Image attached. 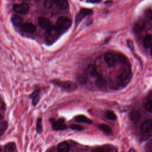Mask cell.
Segmentation results:
<instances>
[{
	"label": "cell",
	"mask_w": 152,
	"mask_h": 152,
	"mask_svg": "<svg viewBox=\"0 0 152 152\" xmlns=\"http://www.w3.org/2000/svg\"><path fill=\"white\" fill-rule=\"evenodd\" d=\"M61 30H60L56 26H50L46 30V42L50 45L54 43L59 37Z\"/></svg>",
	"instance_id": "obj_1"
},
{
	"label": "cell",
	"mask_w": 152,
	"mask_h": 152,
	"mask_svg": "<svg viewBox=\"0 0 152 152\" xmlns=\"http://www.w3.org/2000/svg\"><path fill=\"white\" fill-rule=\"evenodd\" d=\"M131 75L130 69L128 67L124 68L118 76V84L121 86L126 85L129 81Z\"/></svg>",
	"instance_id": "obj_2"
},
{
	"label": "cell",
	"mask_w": 152,
	"mask_h": 152,
	"mask_svg": "<svg viewBox=\"0 0 152 152\" xmlns=\"http://www.w3.org/2000/svg\"><path fill=\"white\" fill-rule=\"evenodd\" d=\"M54 84L61 87L63 90L68 91H74L77 88V85L75 83L70 81H56L54 80L53 81Z\"/></svg>",
	"instance_id": "obj_3"
},
{
	"label": "cell",
	"mask_w": 152,
	"mask_h": 152,
	"mask_svg": "<svg viewBox=\"0 0 152 152\" xmlns=\"http://www.w3.org/2000/svg\"><path fill=\"white\" fill-rule=\"evenodd\" d=\"M71 20L66 17H61L58 18L56 26L61 31L68 29L71 25Z\"/></svg>",
	"instance_id": "obj_4"
},
{
	"label": "cell",
	"mask_w": 152,
	"mask_h": 152,
	"mask_svg": "<svg viewBox=\"0 0 152 152\" xmlns=\"http://www.w3.org/2000/svg\"><path fill=\"white\" fill-rule=\"evenodd\" d=\"M104 59L109 66L113 67L116 65L118 60V54L112 52H107L104 54Z\"/></svg>",
	"instance_id": "obj_5"
},
{
	"label": "cell",
	"mask_w": 152,
	"mask_h": 152,
	"mask_svg": "<svg viewBox=\"0 0 152 152\" xmlns=\"http://www.w3.org/2000/svg\"><path fill=\"white\" fill-rule=\"evenodd\" d=\"M96 78L95 84L96 86L102 91H106L107 88V84L105 79L101 75H97Z\"/></svg>",
	"instance_id": "obj_6"
},
{
	"label": "cell",
	"mask_w": 152,
	"mask_h": 152,
	"mask_svg": "<svg viewBox=\"0 0 152 152\" xmlns=\"http://www.w3.org/2000/svg\"><path fill=\"white\" fill-rule=\"evenodd\" d=\"M13 10L15 12L24 14L28 12L29 10V5L27 3H21L20 4H15L13 7Z\"/></svg>",
	"instance_id": "obj_7"
},
{
	"label": "cell",
	"mask_w": 152,
	"mask_h": 152,
	"mask_svg": "<svg viewBox=\"0 0 152 152\" xmlns=\"http://www.w3.org/2000/svg\"><path fill=\"white\" fill-rule=\"evenodd\" d=\"M92 13H93L92 10L90 9H87V8L81 9L76 16V20H75L76 23H80L84 17L89 15H91Z\"/></svg>",
	"instance_id": "obj_8"
},
{
	"label": "cell",
	"mask_w": 152,
	"mask_h": 152,
	"mask_svg": "<svg viewBox=\"0 0 152 152\" xmlns=\"http://www.w3.org/2000/svg\"><path fill=\"white\" fill-rule=\"evenodd\" d=\"M52 127L53 129L58 130H64L66 129V126L65 124V121L64 119H59L57 121H54L52 122Z\"/></svg>",
	"instance_id": "obj_9"
},
{
	"label": "cell",
	"mask_w": 152,
	"mask_h": 152,
	"mask_svg": "<svg viewBox=\"0 0 152 152\" xmlns=\"http://www.w3.org/2000/svg\"><path fill=\"white\" fill-rule=\"evenodd\" d=\"M141 130L145 133L150 132L152 130V119L145 120L141 125Z\"/></svg>",
	"instance_id": "obj_10"
},
{
	"label": "cell",
	"mask_w": 152,
	"mask_h": 152,
	"mask_svg": "<svg viewBox=\"0 0 152 152\" xmlns=\"http://www.w3.org/2000/svg\"><path fill=\"white\" fill-rule=\"evenodd\" d=\"M39 25L43 28L48 29L51 26V23L50 20L44 17H40L38 18Z\"/></svg>",
	"instance_id": "obj_11"
},
{
	"label": "cell",
	"mask_w": 152,
	"mask_h": 152,
	"mask_svg": "<svg viewBox=\"0 0 152 152\" xmlns=\"http://www.w3.org/2000/svg\"><path fill=\"white\" fill-rule=\"evenodd\" d=\"M54 4L60 10L65 11L68 8V2L67 0H54Z\"/></svg>",
	"instance_id": "obj_12"
},
{
	"label": "cell",
	"mask_w": 152,
	"mask_h": 152,
	"mask_svg": "<svg viewBox=\"0 0 152 152\" xmlns=\"http://www.w3.org/2000/svg\"><path fill=\"white\" fill-rule=\"evenodd\" d=\"M22 30L27 33H34L36 30L35 26L31 23H25L21 26Z\"/></svg>",
	"instance_id": "obj_13"
},
{
	"label": "cell",
	"mask_w": 152,
	"mask_h": 152,
	"mask_svg": "<svg viewBox=\"0 0 152 152\" xmlns=\"http://www.w3.org/2000/svg\"><path fill=\"white\" fill-rule=\"evenodd\" d=\"M86 73L87 75L90 76V77H96L98 75V73L97 72V68L94 65L90 64L88 65L86 68Z\"/></svg>",
	"instance_id": "obj_14"
},
{
	"label": "cell",
	"mask_w": 152,
	"mask_h": 152,
	"mask_svg": "<svg viewBox=\"0 0 152 152\" xmlns=\"http://www.w3.org/2000/svg\"><path fill=\"white\" fill-rule=\"evenodd\" d=\"M40 89L36 88L34 90V91L30 95V97L32 100V103L33 105H36V104L38 103L39 99H40Z\"/></svg>",
	"instance_id": "obj_15"
},
{
	"label": "cell",
	"mask_w": 152,
	"mask_h": 152,
	"mask_svg": "<svg viewBox=\"0 0 152 152\" xmlns=\"http://www.w3.org/2000/svg\"><path fill=\"white\" fill-rule=\"evenodd\" d=\"M11 21L15 27H21L23 24V19L18 15H14L11 18Z\"/></svg>",
	"instance_id": "obj_16"
},
{
	"label": "cell",
	"mask_w": 152,
	"mask_h": 152,
	"mask_svg": "<svg viewBox=\"0 0 152 152\" xmlns=\"http://www.w3.org/2000/svg\"><path fill=\"white\" fill-rule=\"evenodd\" d=\"M142 44L145 48H151L152 46V35L147 34L145 36L143 39Z\"/></svg>",
	"instance_id": "obj_17"
},
{
	"label": "cell",
	"mask_w": 152,
	"mask_h": 152,
	"mask_svg": "<svg viewBox=\"0 0 152 152\" xmlns=\"http://www.w3.org/2000/svg\"><path fill=\"white\" fill-rule=\"evenodd\" d=\"M129 118L133 122H137L140 121L141 118V114L138 111L132 110L129 113Z\"/></svg>",
	"instance_id": "obj_18"
},
{
	"label": "cell",
	"mask_w": 152,
	"mask_h": 152,
	"mask_svg": "<svg viewBox=\"0 0 152 152\" xmlns=\"http://www.w3.org/2000/svg\"><path fill=\"white\" fill-rule=\"evenodd\" d=\"M75 121L77 122H84L88 124H91L92 123V121L90 120L89 118H87L86 116L80 115H78L75 118Z\"/></svg>",
	"instance_id": "obj_19"
},
{
	"label": "cell",
	"mask_w": 152,
	"mask_h": 152,
	"mask_svg": "<svg viewBox=\"0 0 152 152\" xmlns=\"http://www.w3.org/2000/svg\"><path fill=\"white\" fill-rule=\"evenodd\" d=\"M57 149L59 151L67 152L69 150V146L66 142H61L57 145Z\"/></svg>",
	"instance_id": "obj_20"
},
{
	"label": "cell",
	"mask_w": 152,
	"mask_h": 152,
	"mask_svg": "<svg viewBox=\"0 0 152 152\" xmlns=\"http://www.w3.org/2000/svg\"><path fill=\"white\" fill-rule=\"evenodd\" d=\"M145 27V23L142 20L137 21L134 26V30L135 32H140L142 31Z\"/></svg>",
	"instance_id": "obj_21"
},
{
	"label": "cell",
	"mask_w": 152,
	"mask_h": 152,
	"mask_svg": "<svg viewBox=\"0 0 152 152\" xmlns=\"http://www.w3.org/2000/svg\"><path fill=\"white\" fill-rule=\"evenodd\" d=\"M99 128L102 131H103V132H104L105 134H106L107 135H110L112 132V129L110 128V127L109 126L107 125H106L104 124H101L99 125Z\"/></svg>",
	"instance_id": "obj_22"
},
{
	"label": "cell",
	"mask_w": 152,
	"mask_h": 152,
	"mask_svg": "<svg viewBox=\"0 0 152 152\" xmlns=\"http://www.w3.org/2000/svg\"><path fill=\"white\" fill-rule=\"evenodd\" d=\"M4 150L7 151H13L15 150V145L13 142H10L5 145L4 147Z\"/></svg>",
	"instance_id": "obj_23"
},
{
	"label": "cell",
	"mask_w": 152,
	"mask_h": 152,
	"mask_svg": "<svg viewBox=\"0 0 152 152\" xmlns=\"http://www.w3.org/2000/svg\"><path fill=\"white\" fill-rule=\"evenodd\" d=\"M105 117L110 120H115L116 119V116L115 113L110 110H108L106 112Z\"/></svg>",
	"instance_id": "obj_24"
},
{
	"label": "cell",
	"mask_w": 152,
	"mask_h": 152,
	"mask_svg": "<svg viewBox=\"0 0 152 152\" xmlns=\"http://www.w3.org/2000/svg\"><path fill=\"white\" fill-rule=\"evenodd\" d=\"M87 74H82V75H80L78 78H77V80L81 84H84L87 82Z\"/></svg>",
	"instance_id": "obj_25"
},
{
	"label": "cell",
	"mask_w": 152,
	"mask_h": 152,
	"mask_svg": "<svg viewBox=\"0 0 152 152\" xmlns=\"http://www.w3.org/2000/svg\"><path fill=\"white\" fill-rule=\"evenodd\" d=\"M36 130L37 132L40 133L42 131V119L39 118L37 121L36 124Z\"/></svg>",
	"instance_id": "obj_26"
},
{
	"label": "cell",
	"mask_w": 152,
	"mask_h": 152,
	"mask_svg": "<svg viewBox=\"0 0 152 152\" xmlns=\"http://www.w3.org/2000/svg\"><path fill=\"white\" fill-rule=\"evenodd\" d=\"M146 110L150 113H152V100H147L145 105Z\"/></svg>",
	"instance_id": "obj_27"
},
{
	"label": "cell",
	"mask_w": 152,
	"mask_h": 152,
	"mask_svg": "<svg viewBox=\"0 0 152 152\" xmlns=\"http://www.w3.org/2000/svg\"><path fill=\"white\" fill-rule=\"evenodd\" d=\"M54 4V0H45L44 5L46 8H50Z\"/></svg>",
	"instance_id": "obj_28"
},
{
	"label": "cell",
	"mask_w": 152,
	"mask_h": 152,
	"mask_svg": "<svg viewBox=\"0 0 152 152\" xmlns=\"http://www.w3.org/2000/svg\"><path fill=\"white\" fill-rule=\"evenodd\" d=\"M145 17L148 20H152V10L148 9L146 10L144 12Z\"/></svg>",
	"instance_id": "obj_29"
},
{
	"label": "cell",
	"mask_w": 152,
	"mask_h": 152,
	"mask_svg": "<svg viewBox=\"0 0 152 152\" xmlns=\"http://www.w3.org/2000/svg\"><path fill=\"white\" fill-rule=\"evenodd\" d=\"M71 128L72 129H74L75 131H81V130L84 129V127H83L81 125H78V124H74V125H71Z\"/></svg>",
	"instance_id": "obj_30"
},
{
	"label": "cell",
	"mask_w": 152,
	"mask_h": 152,
	"mask_svg": "<svg viewBox=\"0 0 152 152\" xmlns=\"http://www.w3.org/2000/svg\"><path fill=\"white\" fill-rule=\"evenodd\" d=\"M101 1L102 0H87V2L89 3H98Z\"/></svg>",
	"instance_id": "obj_31"
},
{
	"label": "cell",
	"mask_w": 152,
	"mask_h": 152,
	"mask_svg": "<svg viewBox=\"0 0 152 152\" xmlns=\"http://www.w3.org/2000/svg\"><path fill=\"white\" fill-rule=\"evenodd\" d=\"M148 100H152V94H150L148 97Z\"/></svg>",
	"instance_id": "obj_32"
},
{
	"label": "cell",
	"mask_w": 152,
	"mask_h": 152,
	"mask_svg": "<svg viewBox=\"0 0 152 152\" xmlns=\"http://www.w3.org/2000/svg\"><path fill=\"white\" fill-rule=\"evenodd\" d=\"M150 54L152 56V46L151 47V49H150Z\"/></svg>",
	"instance_id": "obj_33"
},
{
	"label": "cell",
	"mask_w": 152,
	"mask_h": 152,
	"mask_svg": "<svg viewBox=\"0 0 152 152\" xmlns=\"http://www.w3.org/2000/svg\"><path fill=\"white\" fill-rule=\"evenodd\" d=\"M0 119H1V114H0Z\"/></svg>",
	"instance_id": "obj_34"
},
{
	"label": "cell",
	"mask_w": 152,
	"mask_h": 152,
	"mask_svg": "<svg viewBox=\"0 0 152 152\" xmlns=\"http://www.w3.org/2000/svg\"><path fill=\"white\" fill-rule=\"evenodd\" d=\"M24 1H27V0H24Z\"/></svg>",
	"instance_id": "obj_35"
}]
</instances>
